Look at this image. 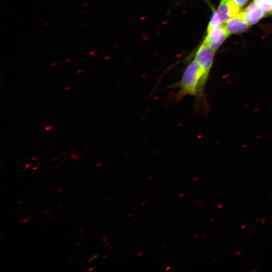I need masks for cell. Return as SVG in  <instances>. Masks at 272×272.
<instances>
[{"mask_svg": "<svg viewBox=\"0 0 272 272\" xmlns=\"http://www.w3.org/2000/svg\"><path fill=\"white\" fill-rule=\"evenodd\" d=\"M205 86L202 72L195 59L192 60L184 71L180 80L173 85L178 91L173 96L175 102L187 96L196 97L198 101L205 97Z\"/></svg>", "mask_w": 272, "mask_h": 272, "instance_id": "1", "label": "cell"}, {"mask_svg": "<svg viewBox=\"0 0 272 272\" xmlns=\"http://www.w3.org/2000/svg\"><path fill=\"white\" fill-rule=\"evenodd\" d=\"M214 53L215 51L203 42L195 54L194 59L202 72L203 82L205 86L213 63Z\"/></svg>", "mask_w": 272, "mask_h": 272, "instance_id": "2", "label": "cell"}, {"mask_svg": "<svg viewBox=\"0 0 272 272\" xmlns=\"http://www.w3.org/2000/svg\"><path fill=\"white\" fill-rule=\"evenodd\" d=\"M229 36L224 25H221L207 31L203 42L215 52Z\"/></svg>", "mask_w": 272, "mask_h": 272, "instance_id": "3", "label": "cell"}, {"mask_svg": "<svg viewBox=\"0 0 272 272\" xmlns=\"http://www.w3.org/2000/svg\"><path fill=\"white\" fill-rule=\"evenodd\" d=\"M239 15L249 26L255 24L267 15L254 1L242 10Z\"/></svg>", "mask_w": 272, "mask_h": 272, "instance_id": "4", "label": "cell"}, {"mask_svg": "<svg viewBox=\"0 0 272 272\" xmlns=\"http://www.w3.org/2000/svg\"><path fill=\"white\" fill-rule=\"evenodd\" d=\"M241 7L232 0H222L217 12L221 17L223 23L237 16L240 13Z\"/></svg>", "mask_w": 272, "mask_h": 272, "instance_id": "5", "label": "cell"}, {"mask_svg": "<svg viewBox=\"0 0 272 272\" xmlns=\"http://www.w3.org/2000/svg\"><path fill=\"white\" fill-rule=\"evenodd\" d=\"M224 25L229 35L245 32L249 27V25L239 14L229 20Z\"/></svg>", "mask_w": 272, "mask_h": 272, "instance_id": "6", "label": "cell"}, {"mask_svg": "<svg viewBox=\"0 0 272 272\" xmlns=\"http://www.w3.org/2000/svg\"><path fill=\"white\" fill-rule=\"evenodd\" d=\"M223 23L222 20L217 11H213V13L207 28V31L219 26Z\"/></svg>", "mask_w": 272, "mask_h": 272, "instance_id": "7", "label": "cell"}, {"mask_svg": "<svg viewBox=\"0 0 272 272\" xmlns=\"http://www.w3.org/2000/svg\"><path fill=\"white\" fill-rule=\"evenodd\" d=\"M234 3L238 5L240 7H243L249 0H232Z\"/></svg>", "mask_w": 272, "mask_h": 272, "instance_id": "8", "label": "cell"}, {"mask_svg": "<svg viewBox=\"0 0 272 272\" xmlns=\"http://www.w3.org/2000/svg\"><path fill=\"white\" fill-rule=\"evenodd\" d=\"M53 128V126L51 125H47L45 127V130L49 131Z\"/></svg>", "mask_w": 272, "mask_h": 272, "instance_id": "9", "label": "cell"}, {"mask_svg": "<svg viewBox=\"0 0 272 272\" xmlns=\"http://www.w3.org/2000/svg\"><path fill=\"white\" fill-rule=\"evenodd\" d=\"M30 218H29V216H27L25 218V219L23 220V222L24 223H26L27 222L30 221Z\"/></svg>", "mask_w": 272, "mask_h": 272, "instance_id": "10", "label": "cell"}, {"mask_svg": "<svg viewBox=\"0 0 272 272\" xmlns=\"http://www.w3.org/2000/svg\"><path fill=\"white\" fill-rule=\"evenodd\" d=\"M32 165V163H27V164H25L24 167L28 169V168H29V167H30Z\"/></svg>", "mask_w": 272, "mask_h": 272, "instance_id": "11", "label": "cell"}, {"mask_svg": "<svg viewBox=\"0 0 272 272\" xmlns=\"http://www.w3.org/2000/svg\"><path fill=\"white\" fill-rule=\"evenodd\" d=\"M80 157V155H76L74 157H73V158H72V159L76 160V159H79Z\"/></svg>", "mask_w": 272, "mask_h": 272, "instance_id": "12", "label": "cell"}, {"mask_svg": "<svg viewBox=\"0 0 272 272\" xmlns=\"http://www.w3.org/2000/svg\"><path fill=\"white\" fill-rule=\"evenodd\" d=\"M99 255V254H97L92 255V256L93 257L94 259H96L98 257Z\"/></svg>", "mask_w": 272, "mask_h": 272, "instance_id": "13", "label": "cell"}, {"mask_svg": "<svg viewBox=\"0 0 272 272\" xmlns=\"http://www.w3.org/2000/svg\"><path fill=\"white\" fill-rule=\"evenodd\" d=\"M40 168V166H34L33 168H32V170H37L38 169H39Z\"/></svg>", "mask_w": 272, "mask_h": 272, "instance_id": "14", "label": "cell"}, {"mask_svg": "<svg viewBox=\"0 0 272 272\" xmlns=\"http://www.w3.org/2000/svg\"><path fill=\"white\" fill-rule=\"evenodd\" d=\"M38 158V157H33L31 159V161H34V160H35L37 159Z\"/></svg>", "mask_w": 272, "mask_h": 272, "instance_id": "15", "label": "cell"}, {"mask_svg": "<svg viewBox=\"0 0 272 272\" xmlns=\"http://www.w3.org/2000/svg\"><path fill=\"white\" fill-rule=\"evenodd\" d=\"M71 88H72L71 86H67L64 88V90H69V89H71Z\"/></svg>", "mask_w": 272, "mask_h": 272, "instance_id": "16", "label": "cell"}, {"mask_svg": "<svg viewBox=\"0 0 272 272\" xmlns=\"http://www.w3.org/2000/svg\"><path fill=\"white\" fill-rule=\"evenodd\" d=\"M94 257L91 256L89 259V262H91L92 261H93V260H94Z\"/></svg>", "mask_w": 272, "mask_h": 272, "instance_id": "17", "label": "cell"}, {"mask_svg": "<svg viewBox=\"0 0 272 272\" xmlns=\"http://www.w3.org/2000/svg\"><path fill=\"white\" fill-rule=\"evenodd\" d=\"M94 268H95V267H94V266L90 267V268L88 269V271H91L94 270Z\"/></svg>", "mask_w": 272, "mask_h": 272, "instance_id": "18", "label": "cell"}, {"mask_svg": "<svg viewBox=\"0 0 272 272\" xmlns=\"http://www.w3.org/2000/svg\"><path fill=\"white\" fill-rule=\"evenodd\" d=\"M77 155L76 153H73L71 155H70V157H71V158H72L73 157H74L75 156H76Z\"/></svg>", "mask_w": 272, "mask_h": 272, "instance_id": "19", "label": "cell"}, {"mask_svg": "<svg viewBox=\"0 0 272 272\" xmlns=\"http://www.w3.org/2000/svg\"><path fill=\"white\" fill-rule=\"evenodd\" d=\"M85 231L84 229H81L79 230V233H82Z\"/></svg>", "mask_w": 272, "mask_h": 272, "instance_id": "20", "label": "cell"}, {"mask_svg": "<svg viewBox=\"0 0 272 272\" xmlns=\"http://www.w3.org/2000/svg\"><path fill=\"white\" fill-rule=\"evenodd\" d=\"M63 190V188H59L57 190V192H59L60 191H62V190Z\"/></svg>", "mask_w": 272, "mask_h": 272, "instance_id": "21", "label": "cell"}, {"mask_svg": "<svg viewBox=\"0 0 272 272\" xmlns=\"http://www.w3.org/2000/svg\"><path fill=\"white\" fill-rule=\"evenodd\" d=\"M50 212H51V211H50V210H49V211H46L44 213V214H45V215H47V214H48Z\"/></svg>", "mask_w": 272, "mask_h": 272, "instance_id": "22", "label": "cell"}, {"mask_svg": "<svg viewBox=\"0 0 272 272\" xmlns=\"http://www.w3.org/2000/svg\"><path fill=\"white\" fill-rule=\"evenodd\" d=\"M23 202H24V201H23V200H22V201H19V202H18L17 204H18V205H21V204H22V203H23Z\"/></svg>", "mask_w": 272, "mask_h": 272, "instance_id": "23", "label": "cell"}, {"mask_svg": "<svg viewBox=\"0 0 272 272\" xmlns=\"http://www.w3.org/2000/svg\"><path fill=\"white\" fill-rule=\"evenodd\" d=\"M51 217V215H48V216H47L45 218H46V219L48 220V219H49Z\"/></svg>", "mask_w": 272, "mask_h": 272, "instance_id": "24", "label": "cell"}, {"mask_svg": "<svg viewBox=\"0 0 272 272\" xmlns=\"http://www.w3.org/2000/svg\"><path fill=\"white\" fill-rule=\"evenodd\" d=\"M57 160V158H53L52 160H51V162H53L54 161H56Z\"/></svg>", "mask_w": 272, "mask_h": 272, "instance_id": "25", "label": "cell"}, {"mask_svg": "<svg viewBox=\"0 0 272 272\" xmlns=\"http://www.w3.org/2000/svg\"><path fill=\"white\" fill-rule=\"evenodd\" d=\"M82 243V242L80 241L77 244V246H79Z\"/></svg>", "mask_w": 272, "mask_h": 272, "instance_id": "26", "label": "cell"}, {"mask_svg": "<svg viewBox=\"0 0 272 272\" xmlns=\"http://www.w3.org/2000/svg\"><path fill=\"white\" fill-rule=\"evenodd\" d=\"M66 160H63V161L61 162V164H64V163L66 162Z\"/></svg>", "mask_w": 272, "mask_h": 272, "instance_id": "27", "label": "cell"}, {"mask_svg": "<svg viewBox=\"0 0 272 272\" xmlns=\"http://www.w3.org/2000/svg\"><path fill=\"white\" fill-rule=\"evenodd\" d=\"M62 207H63L62 206H59L58 207L57 209L58 210H59V209H61Z\"/></svg>", "mask_w": 272, "mask_h": 272, "instance_id": "28", "label": "cell"}, {"mask_svg": "<svg viewBox=\"0 0 272 272\" xmlns=\"http://www.w3.org/2000/svg\"><path fill=\"white\" fill-rule=\"evenodd\" d=\"M59 167H55V168H53V170H57L58 169H59Z\"/></svg>", "mask_w": 272, "mask_h": 272, "instance_id": "29", "label": "cell"}, {"mask_svg": "<svg viewBox=\"0 0 272 272\" xmlns=\"http://www.w3.org/2000/svg\"><path fill=\"white\" fill-rule=\"evenodd\" d=\"M90 147V145H89V144H87V145L84 146V148H87V147Z\"/></svg>", "mask_w": 272, "mask_h": 272, "instance_id": "30", "label": "cell"}, {"mask_svg": "<svg viewBox=\"0 0 272 272\" xmlns=\"http://www.w3.org/2000/svg\"><path fill=\"white\" fill-rule=\"evenodd\" d=\"M23 163L22 161H21V162H18V163H17V165H19V164H21V163Z\"/></svg>", "mask_w": 272, "mask_h": 272, "instance_id": "31", "label": "cell"}, {"mask_svg": "<svg viewBox=\"0 0 272 272\" xmlns=\"http://www.w3.org/2000/svg\"><path fill=\"white\" fill-rule=\"evenodd\" d=\"M27 169H28V168H26L24 167V168L23 169V171H26L27 170Z\"/></svg>", "mask_w": 272, "mask_h": 272, "instance_id": "32", "label": "cell"}, {"mask_svg": "<svg viewBox=\"0 0 272 272\" xmlns=\"http://www.w3.org/2000/svg\"><path fill=\"white\" fill-rule=\"evenodd\" d=\"M101 164V163H99V164H96V166H98Z\"/></svg>", "mask_w": 272, "mask_h": 272, "instance_id": "33", "label": "cell"}, {"mask_svg": "<svg viewBox=\"0 0 272 272\" xmlns=\"http://www.w3.org/2000/svg\"><path fill=\"white\" fill-rule=\"evenodd\" d=\"M108 255V254H106V255H105L103 256V258H105V257H106Z\"/></svg>", "mask_w": 272, "mask_h": 272, "instance_id": "34", "label": "cell"}, {"mask_svg": "<svg viewBox=\"0 0 272 272\" xmlns=\"http://www.w3.org/2000/svg\"><path fill=\"white\" fill-rule=\"evenodd\" d=\"M42 212H40L38 213L37 215H39L40 214L41 215L42 214Z\"/></svg>", "mask_w": 272, "mask_h": 272, "instance_id": "35", "label": "cell"}, {"mask_svg": "<svg viewBox=\"0 0 272 272\" xmlns=\"http://www.w3.org/2000/svg\"><path fill=\"white\" fill-rule=\"evenodd\" d=\"M16 262H12V265H14L15 263H16Z\"/></svg>", "mask_w": 272, "mask_h": 272, "instance_id": "36", "label": "cell"}, {"mask_svg": "<svg viewBox=\"0 0 272 272\" xmlns=\"http://www.w3.org/2000/svg\"><path fill=\"white\" fill-rule=\"evenodd\" d=\"M23 220H20V221H19V223H21L22 222H23Z\"/></svg>", "mask_w": 272, "mask_h": 272, "instance_id": "37", "label": "cell"}, {"mask_svg": "<svg viewBox=\"0 0 272 272\" xmlns=\"http://www.w3.org/2000/svg\"><path fill=\"white\" fill-rule=\"evenodd\" d=\"M53 220H54V219H51V220L50 221V222L53 221Z\"/></svg>", "mask_w": 272, "mask_h": 272, "instance_id": "38", "label": "cell"}, {"mask_svg": "<svg viewBox=\"0 0 272 272\" xmlns=\"http://www.w3.org/2000/svg\"><path fill=\"white\" fill-rule=\"evenodd\" d=\"M78 263H76L74 265V266H76V265H77Z\"/></svg>", "mask_w": 272, "mask_h": 272, "instance_id": "39", "label": "cell"}, {"mask_svg": "<svg viewBox=\"0 0 272 272\" xmlns=\"http://www.w3.org/2000/svg\"><path fill=\"white\" fill-rule=\"evenodd\" d=\"M40 163H41V162H38L37 164H40Z\"/></svg>", "mask_w": 272, "mask_h": 272, "instance_id": "40", "label": "cell"}, {"mask_svg": "<svg viewBox=\"0 0 272 272\" xmlns=\"http://www.w3.org/2000/svg\"><path fill=\"white\" fill-rule=\"evenodd\" d=\"M207 1V0H206Z\"/></svg>", "mask_w": 272, "mask_h": 272, "instance_id": "41", "label": "cell"}]
</instances>
